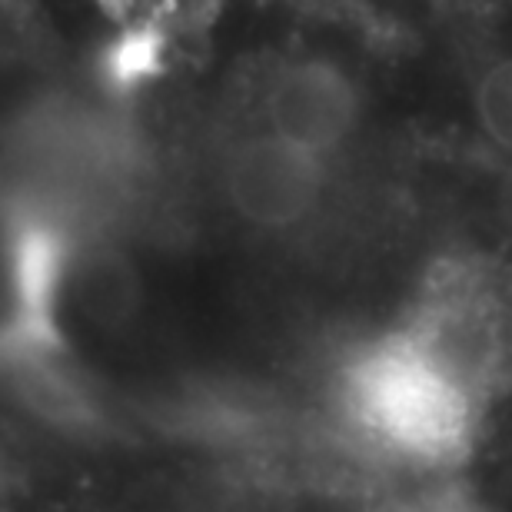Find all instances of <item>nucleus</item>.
I'll return each mask as SVG.
<instances>
[{"mask_svg":"<svg viewBox=\"0 0 512 512\" xmlns=\"http://www.w3.org/2000/svg\"><path fill=\"white\" fill-rule=\"evenodd\" d=\"M326 429L389 476L446 479L486 443L496 346L476 300L439 280L333 353Z\"/></svg>","mask_w":512,"mask_h":512,"instance_id":"obj_1","label":"nucleus"},{"mask_svg":"<svg viewBox=\"0 0 512 512\" xmlns=\"http://www.w3.org/2000/svg\"><path fill=\"white\" fill-rule=\"evenodd\" d=\"M469 120L489 153L512 157V54H496L479 64L469 84Z\"/></svg>","mask_w":512,"mask_h":512,"instance_id":"obj_2","label":"nucleus"}]
</instances>
